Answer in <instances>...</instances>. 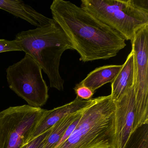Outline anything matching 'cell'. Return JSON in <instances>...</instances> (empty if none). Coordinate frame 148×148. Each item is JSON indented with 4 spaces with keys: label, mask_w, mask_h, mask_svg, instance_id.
Here are the masks:
<instances>
[{
    "label": "cell",
    "mask_w": 148,
    "mask_h": 148,
    "mask_svg": "<svg viewBox=\"0 0 148 148\" xmlns=\"http://www.w3.org/2000/svg\"><path fill=\"white\" fill-rule=\"evenodd\" d=\"M46 110L28 105L0 112V148H21L30 140Z\"/></svg>",
    "instance_id": "cell-6"
},
{
    "label": "cell",
    "mask_w": 148,
    "mask_h": 148,
    "mask_svg": "<svg viewBox=\"0 0 148 148\" xmlns=\"http://www.w3.org/2000/svg\"><path fill=\"white\" fill-rule=\"evenodd\" d=\"M42 71L38 63L27 54L6 70L9 88L30 106L41 107L49 98L48 86Z\"/></svg>",
    "instance_id": "cell-5"
},
{
    "label": "cell",
    "mask_w": 148,
    "mask_h": 148,
    "mask_svg": "<svg viewBox=\"0 0 148 148\" xmlns=\"http://www.w3.org/2000/svg\"><path fill=\"white\" fill-rule=\"evenodd\" d=\"M50 9L84 63L109 59L126 46L119 33L71 1L54 0Z\"/></svg>",
    "instance_id": "cell-1"
},
{
    "label": "cell",
    "mask_w": 148,
    "mask_h": 148,
    "mask_svg": "<svg viewBox=\"0 0 148 148\" xmlns=\"http://www.w3.org/2000/svg\"><path fill=\"white\" fill-rule=\"evenodd\" d=\"M115 114L110 95L96 98L70 137L56 148H115Z\"/></svg>",
    "instance_id": "cell-3"
},
{
    "label": "cell",
    "mask_w": 148,
    "mask_h": 148,
    "mask_svg": "<svg viewBox=\"0 0 148 148\" xmlns=\"http://www.w3.org/2000/svg\"><path fill=\"white\" fill-rule=\"evenodd\" d=\"M122 67V65H110L96 68L80 83L93 92L108 83H112Z\"/></svg>",
    "instance_id": "cell-12"
},
{
    "label": "cell",
    "mask_w": 148,
    "mask_h": 148,
    "mask_svg": "<svg viewBox=\"0 0 148 148\" xmlns=\"http://www.w3.org/2000/svg\"><path fill=\"white\" fill-rule=\"evenodd\" d=\"M115 102V148H124L136 129V104L133 86Z\"/></svg>",
    "instance_id": "cell-8"
},
{
    "label": "cell",
    "mask_w": 148,
    "mask_h": 148,
    "mask_svg": "<svg viewBox=\"0 0 148 148\" xmlns=\"http://www.w3.org/2000/svg\"><path fill=\"white\" fill-rule=\"evenodd\" d=\"M134 78V54L131 51L125 62L122 65L118 74L111 83L110 95L114 102L120 99L133 86Z\"/></svg>",
    "instance_id": "cell-11"
},
{
    "label": "cell",
    "mask_w": 148,
    "mask_h": 148,
    "mask_svg": "<svg viewBox=\"0 0 148 148\" xmlns=\"http://www.w3.org/2000/svg\"><path fill=\"white\" fill-rule=\"evenodd\" d=\"M14 51H22L16 40H8L0 39V53Z\"/></svg>",
    "instance_id": "cell-17"
},
{
    "label": "cell",
    "mask_w": 148,
    "mask_h": 148,
    "mask_svg": "<svg viewBox=\"0 0 148 148\" xmlns=\"http://www.w3.org/2000/svg\"><path fill=\"white\" fill-rule=\"evenodd\" d=\"M77 97L82 100H89L92 99L94 94L92 90L86 86L79 84H77L74 88Z\"/></svg>",
    "instance_id": "cell-16"
},
{
    "label": "cell",
    "mask_w": 148,
    "mask_h": 148,
    "mask_svg": "<svg viewBox=\"0 0 148 148\" xmlns=\"http://www.w3.org/2000/svg\"><path fill=\"white\" fill-rule=\"evenodd\" d=\"M0 9L24 20L37 27L47 25L52 20L18 0H0Z\"/></svg>",
    "instance_id": "cell-10"
},
{
    "label": "cell",
    "mask_w": 148,
    "mask_h": 148,
    "mask_svg": "<svg viewBox=\"0 0 148 148\" xmlns=\"http://www.w3.org/2000/svg\"><path fill=\"white\" fill-rule=\"evenodd\" d=\"M96 100V98L89 100H82L77 97L73 101L62 106L49 110H45L30 140L45 132L66 116L86 109Z\"/></svg>",
    "instance_id": "cell-9"
},
{
    "label": "cell",
    "mask_w": 148,
    "mask_h": 148,
    "mask_svg": "<svg viewBox=\"0 0 148 148\" xmlns=\"http://www.w3.org/2000/svg\"><path fill=\"white\" fill-rule=\"evenodd\" d=\"M51 128L41 135L32 139L21 148H44L46 138L51 132Z\"/></svg>",
    "instance_id": "cell-15"
},
{
    "label": "cell",
    "mask_w": 148,
    "mask_h": 148,
    "mask_svg": "<svg viewBox=\"0 0 148 148\" xmlns=\"http://www.w3.org/2000/svg\"><path fill=\"white\" fill-rule=\"evenodd\" d=\"M131 44L134 54L136 128L148 123V25L137 32Z\"/></svg>",
    "instance_id": "cell-7"
},
{
    "label": "cell",
    "mask_w": 148,
    "mask_h": 148,
    "mask_svg": "<svg viewBox=\"0 0 148 148\" xmlns=\"http://www.w3.org/2000/svg\"><path fill=\"white\" fill-rule=\"evenodd\" d=\"M80 7L99 21L133 40L148 25V0H82Z\"/></svg>",
    "instance_id": "cell-4"
},
{
    "label": "cell",
    "mask_w": 148,
    "mask_h": 148,
    "mask_svg": "<svg viewBox=\"0 0 148 148\" xmlns=\"http://www.w3.org/2000/svg\"><path fill=\"white\" fill-rule=\"evenodd\" d=\"M15 40L22 51L32 57L47 75L50 87L63 90L64 81L60 73V59L66 51L74 48L60 26L52 19L47 25L20 32Z\"/></svg>",
    "instance_id": "cell-2"
},
{
    "label": "cell",
    "mask_w": 148,
    "mask_h": 148,
    "mask_svg": "<svg viewBox=\"0 0 148 148\" xmlns=\"http://www.w3.org/2000/svg\"><path fill=\"white\" fill-rule=\"evenodd\" d=\"M124 148H148V123L142 125L135 129Z\"/></svg>",
    "instance_id": "cell-14"
},
{
    "label": "cell",
    "mask_w": 148,
    "mask_h": 148,
    "mask_svg": "<svg viewBox=\"0 0 148 148\" xmlns=\"http://www.w3.org/2000/svg\"><path fill=\"white\" fill-rule=\"evenodd\" d=\"M66 116L55 124L45 139L44 148H54L70 125L84 114L86 109Z\"/></svg>",
    "instance_id": "cell-13"
}]
</instances>
